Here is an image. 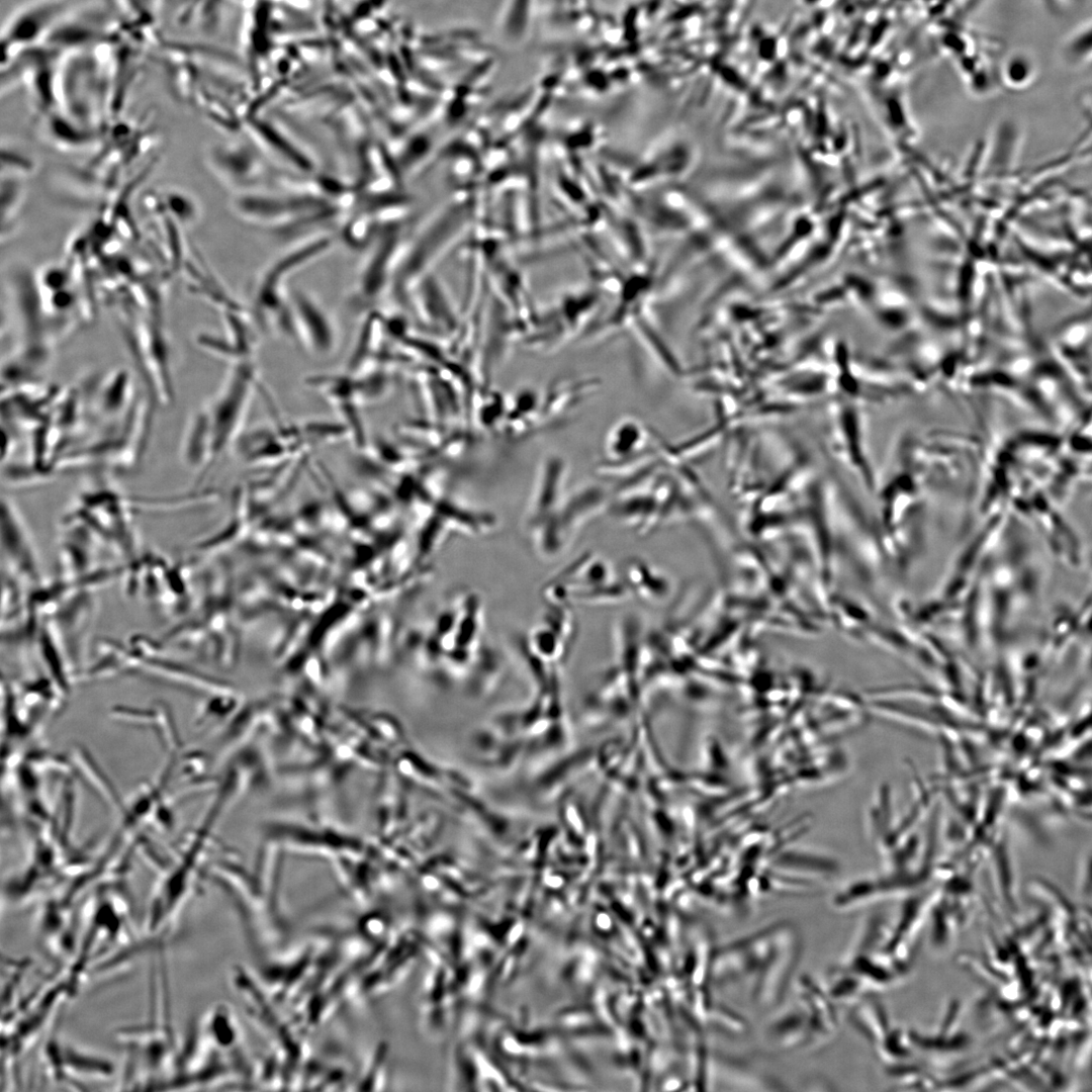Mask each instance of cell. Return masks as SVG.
<instances>
[{"instance_id":"1","label":"cell","mask_w":1092,"mask_h":1092,"mask_svg":"<svg viewBox=\"0 0 1092 1092\" xmlns=\"http://www.w3.org/2000/svg\"><path fill=\"white\" fill-rule=\"evenodd\" d=\"M801 946L798 932L788 923L727 944L714 964V988L745 1011L766 1012L786 993Z\"/></svg>"},{"instance_id":"2","label":"cell","mask_w":1092,"mask_h":1092,"mask_svg":"<svg viewBox=\"0 0 1092 1092\" xmlns=\"http://www.w3.org/2000/svg\"><path fill=\"white\" fill-rule=\"evenodd\" d=\"M255 377L250 361H238L216 397L193 418L182 453L190 466L210 464L235 440L250 405Z\"/></svg>"},{"instance_id":"3","label":"cell","mask_w":1092,"mask_h":1092,"mask_svg":"<svg viewBox=\"0 0 1092 1092\" xmlns=\"http://www.w3.org/2000/svg\"><path fill=\"white\" fill-rule=\"evenodd\" d=\"M2 550L6 574L27 587L38 584L39 568L32 538L14 504L5 497L2 499Z\"/></svg>"},{"instance_id":"4","label":"cell","mask_w":1092,"mask_h":1092,"mask_svg":"<svg viewBox=\"0 0 1092 1092\" xmlns=\"http://www.w3.org/2000/svg\"><path fill=\"white\" fill-rule=\"evenodd\" d=\"M290 311L294 335H298L309 352L318 357H328L338 349V326L313 296L302 291L295 292Z\"/></svg>"},{"instance_id":"5","label":"cell","mask_w":1092,"mask_h":1092,"mask_svg":"<svg viewBox=\"0 0 1092 1092\" xmlns=\"http://www.w3.org/2000/svg\"><path fill=\"white\" fill-rule=\"evenodd\" d=\"M62 11L61 3L47 0L27 5L15 13L3 30V62L46 39Z\"/></svg>"},{"instance_id":"6","label":"cell","mask_w":1092,"mask_h":1092,"mask_svg":"<svg viewBox=\"0 0 1092 1092\" xmlns=\"http://www.w3.org/2000/svg\"><path fill=\"white\" fill-rule=\"evenodd\" d=\"M46 1059L54 1079L72 1086H80L78 1077L107 1078L113 1074L114 1067L107 1059L56 1038L50 1040Z\"/></svg>"},{"instance_id":"7","label":"cell","mask_w":1092,"mask_h":1092,"mask_svg":"<svg viewBox=\"0 0 1092 1092\" xmlns=\"http://www.w3.org/2000/svg\"><path fill=\"white\" fill-rule=\"evenodd\" d=\"M566 471L565 461L559 456L551 455L543 460L526 511L529 530L553 514L565 498Z\"/></svg>"},{"instance_id":"8","label":"cell","mask_w":1092,"mask_h":1092,"mask_svg":"<svg viewBox=\"0 0 1092 1092\" xmlns=\"http://www.w3.org/2000/svg\"><path fill=\"white\" fill-rule=\"evenodd\" d=\"M209 163L213 171L230 185L248 190L262 175V164L257 154L242 144H217L209 150Z\"/></svg>"},{"instance_id":"9","label":"cell","mask_w":1092,"mask_h":1092,"mask_svg":"<svg viewBox=\"0 0 1092 1092\" xmlns=\"http://www.w3.org/2000/svg\"><path fill=\"white\" fill-rule=\"evenodd\" d=\"M647 431L636 420L622 419L609 430L604 450L609 462H621L639 451L647 441ZM637 454V453H636Z\"/></svg>"},{"instance_id":"10","label":"cell","mask_w":1092,"mask_h":1092,"mask_svg":"<svg viewBox=\"0 0 1092 1092\" xmlns=\"http://www.w3.org/2000/svg\"><path fill=\"white\" fill-rule=\"evenodd\" d=\"M1001 77L1009 87L1022 88L1035 78V67L1026 56L1014 54L1005 61Z\"/></svg>"},{"instance_id":"11","label":"cell","mask_w":1092,"mask_h":1092,"mask_svg":"<svg viewBox=\"0 0 1092 1092\" xmlns=\"http://www.w3.org/2000/svg\"><path fill=\"white\" fill-rule=\"evenodd\" d=\"M534 653L540 656L553 657L560 653L568 642L550 626L542 623L536 627L526 640Z\"/></svg>"},{"instance_id":"12","label":"cell","mask_w":1092,"mask_h":1092,"mask_svg":"<svg viewBox=\"0 0 1092 1092\" xmlns=\"http://www.w3.org/2000/svg\"><path fill=\"white\" fill-rule=\"evenodd\" d=\"M1066 58L1074 64L1092 62V22L1073 34L1065 46Z\"/></svg>"},{"instance_id":"13","label":"cell","mask_w":1092,"mask_h":1092,"mask_svg":"<svg viewBox=\"0 0 1092 1092\" xmlns=\"http://www.w3.org/2000/svg\"><path fill=\"white\" fill-rule=\"evenodd\" d=\"M841 384L844 387V389H846L847 391H850V392L854 391L855 388H856V384H855L854 380L848 375H843L842 376Z\"/></svg>"}]
</instances>
